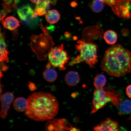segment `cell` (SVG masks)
Segmentation results:
<instances>
[{
	"instance_id": "9",
	"label": "cell",
	"mask_w": 131,
	"mask_h": 131,
	"mask_svg": "<svg viewBox=\"0 0 131 131\" xmlns=\"http://www.w3.org/2000/svg\"><path fill=\"white\" fill-rule=\"evenodd\" d=\"M49 122L53 126L54 130L71 131L73 127L68 120L64 119H54Z\"/></svg>"
},
{
	"instance_id": "10",
	"label": "cell",
	"mask_w": 131,
	"mask_h": 131,
	"mask_svg": "<svg viewBox=\"0 0 131 131\" xmlns=\"http://www.w3.org/2000/svg\"><path fill=\"white\" fill-rule=\"evenodd\" d=\"M1 16V21L5 28L12 31L15 30L20 25V22L15 17L12 16Z\"/></svg>"
},
{
	"instance_id": "8",
	"label": "cell",
	"mask_w": 131,
	"mask_h": 131,
	"mask_svg": "<svg viewBox=\"0 0 131 131\" xmlns=\"http://www.w3.org/2000/svg\"><path fill=\"white\" fill-rule=\"evenodd\" d=\"M118 123L110 118H106L94 128L95 131H119Z\"/></svg>"
},
{
	"instance_id": "22",
	"label": "cell",
	"mask_w": 131,
	"mask_h": 131,
	"mask_svg": "<svg viewBox=\"0 0 131 131\" xmlns=\"http://www.w3.org/2000/svg\"><path fill=\"white\" fill-rule=\"evenodd\" d=\"M126 93L127 96L131 99V84L127 86L126 89Z\"/></svg>"
},
{
	"instance_id": "14",
	"label": "cell",
	"mask_w": 131,
	"mask_h": 131,
	"mask_svg": "<svg viewBox=\"0 0 131 131\" xmlns=\"http://www.w3.org/2000/svg\"><path fill=\"white\" fill-rule=\"evenodd\" d=\"M46 20L49 24H53L57 23L60 20L59 13L56 9L48 10L45 14Z\"/></svg>"
},
{
	"instance_id": "2",
	"label": "cell",
	"mask_w": 131,
	"mask_h": 131,
	"mask_svg": "<svg viewBox=\"0 0 131 131\" xmlns=\"http://www.w3.org/2000/svg\"><path fill=\"white\" fill-rule=\"evenodd\" d=\"M101 67L111 76H124L131 72V53L119 44L113 45L105 52Z\"/></svg>"
},
{
	"instance_id": "13",
	"label": "cell",
	"mask_w": 131,
	"mask_h": 131,
	"mask_svg": "<svg viewBox=\"0 0 131 131\" xmlns=\"http://www.w3.org/2000/svg\"><path fill=\"white\" fill-rule=\"evenodd\" d=\"M5 34L1 32V62H9L8 55L9 52L6 48V45L5 40Z\"/></svg>"
},
{
	"instance_id": "29",
	"label": "cell",
	"mask_w": 131,
	"mask_h": 131,
	"mask_svg": "<svg viewBox=\"0 0 131 131\" xmlns=\"http://www.w3.org/2000/svg\"><path fill=\"white\" fill-rule=\"evenodd\" d=\"M128 119H129V120L131 121V115L130 116V117H129V118Z\"/></svg>"
},
{
	"instance_id": "20",
	"label": "cell",
	"mask_w": 131,
	"mask_h": 131,
	"mask_svg": "<svg viewBox=\"0 0 131 131\" xmlns=\"http://www.w3.org/2000/svg\"><path fill=\"white\" fill-rule=\"evenodd\" d=\"M104 4L101 0H93L91 4V9L94 13L101 12L104 9Z\"/></svg>"
},
{
	"instance_id": "26",
	"label": "cell",
	"mask_w": 131,
	"mask_h": 131,
	"mask_svg": "<svg viewBox=\"0 0 131 131\" xmlns=\"http://www.w3.org/2000/svg\"><path fill=\"white\" fill-rule=\"evenodd\" d=\"M41 1V0H30V1L32 3H36V4Z\"/></svg>"
},
{
	"instance_id": "4",
	"label": "cell",
	"mask_w": 131,
	"mask_h": 131,
	"mask_svg": "<svg viewBox=\"0 0 131 131\" xmlns=\"http://www.w3.org/2000/svg\"><path fill=\"white\" fill-rule=\"evenodd\" d=\"M121 101V94L112 88L96 89L94 93L92 113H94L97 112L109 102L112 103L115 106H118L122 102Z\"/></svg>"
},
{
	"instance_id": "11",
	"label": "cell",
	"mask_w": 131,
	"mask_h": 131,
	"mask_svg": "<svg viewBox=\"0 0 131 131\" xmlns=\"http://www.w3.org/2000/svg\"><path fill=\"white\" fill-rule=\"evenodd\" d=\"M110 6L116 15L119 16L121 8L129 0H101Z\"/></svg>"
},
{
	"instance_id": "17",
	"label": "cell",
	"mask_w": 131,
	"mask_h": 131,
	"mask_svg": "<svg viewBox=\"0 0 131 131\" xmlns=\"http://www.w3.org/2000/svg\"><path fill=\"white\" fill-rule=\"evenodd\" d=\"M45 79L49 82H53L57 79L58 74L57 72L53 69H47L42 73Z\"/></svg>"
},
{
	"instance_id": "21",
	"label": "cell",
	"mask_w": 131,
	"mask_h": 131,
	"mask_svg": "<svg viewBox=\"0 0 131 131\" xmlns=\"http://www.w3.org/2000/svg\"><path fill=\"white\" fill-rule=\"evenodd\" d=\"M4 3L3 4V7L5 9L13 7L16 8L17 5L14 3V0H3Z\"/></svg>"
},
{
	"instance_id": "15",
	"label": "cell",
	"mask_w": 131,
	"mask_h": 131,
	"mask_svg": "<svg viewBox=\"0 0 131 131\" xmlns=\"http://www.w3.org/2000/svg\"><path fill=\"white\" fill-rule=\"evenodd\" d=\"M14 109L19 112H23L27 109V100L23 97L16 98L13 104Z\"/></svg>"
},
{
	"instance_id": "28",
	"label": "cell",
	"mask_w": 131,
	"mask_h": 131,
	"mask_svg": "<svg viewBox=\"0 0 131 131\" xmlns=\"http://www.w3.org/2000/svg\"><path fill=\"white\" fill-rule=\"evenodd\" d=\"M51 64L50 62V63H47L46 66V67L47 69L50 68L51 67Z\"/></svg>"
},
{
	"instance_id": "24",
	"label": "cell",
	"mask_w": 131,
	"mask_h": 131,
	"mask_svg": "<svg viewBox=\"0 0 131 131\" xmlns=\"http://www.w3.org/2000/svg\"><path fill=\"white\" fill-rule=\"evenodd\" d=\"M3 66L2 67V70L3 71H5L7 70L8 69V67L6 65H4L2 64Z\"/></svg>"
},
{
	"instance_id": "5",
	"label": "cell",
	"mask_w": 131,
	"mask_h": 131,
	"mask_svg": "<svg viewBox=\"0 0 131 131\" xmlns=\"http://www.w3.org/2000/svg\"><path fill=\"white\" fill-rule=\"evenodd\" d=\"M47 55L49 61L52 66L58 68L60 70H66L65 65L68 63L70 57L64 50L63 44L52 48Z\"/></svg>"
},
{
	"instance_id": "19",
	"label": "cell",
	"mask_w": 131,
	"mask_h": 131,
	"mask_svg": "<svg viewBox=\"0 0 131 131\" xmlns=\"http://www.w3.org/2000/svg\"><path fill=\"white\" fill-rule=\"evenodd\" d=\"M106 78L103 74H98L95 77L94 80V84L96 89L104 88L106 83Z\"/></svg>"
},
{
	"instance_id": "7",
	"label": "cell",
	"mask_w": 131,
	"mask_h": 131,
	"mask_svg": "<svg viewBox=\"0 0 131 131\" xmlns=\"http://www.w3.org/2000/svg\"><path fill=\"white\" fill-rule=\"evenodd\" d=\"M14 99V95L11 92H6L1 96V117L2 119L6 118L8 111L9 109L10 106Z\"/></svg>"
},
{
	"instance_id": "25",
	"label": "cell",
	"mask_w": 131,
	"mask_h": 131,
	"mask_svg": "<svg viewBox=\"0 0 131 131\" xmlns=\"http://www.w3.org/2000/svg\"><path fill=\"white\" fill-rule=\"evenodd\" d=\"M65 36L67 38H69L70 37V34L68 32H65Z\"/></svg>"
},
{
	"instance_id": "6",
	"label": "cell",
	"mask_w": 131,
	"mask_h": 131,
	"mask_svg": "<svg viewBox=\"0 0 131 131\" xmlns=\"http://www.w3.org/2000/svg\"><path fill=\"white\" fill-rule=\"evenodd\" d=\"M17 13L19 19L24 24L32 26L34 24H37V15L35 14L29 5H25L18 8Z\"/></svg>"
},
{
	"instance_id": "18",
	"label": "cell",
	"mask_w": 131,
	"mask_h": 131,
	"mask_svg": "<svg viewBox=\"0 0 131 131\" xmlns=\"http://www.w3.org/2000/svg\"><path fill=\"white\" fill-rule=\"evenodd\" d=\"M118 106L119 115L128 114L131 113V101L130 100L123 101Z\"/></svg>"
},
{
	"instance_id": "27",
	"label": "cell",
	"mask_w": 131,
	"mask_h": 131,
	"mask_svg": "<svg viewBox=\"0 0 131 131\" xmlns=\"http://www.w3.org/2000/svg\"><path fill=\"white\" fill-rule=\"evenodd\" d=\"M71 6L73 7H75L77 6V3L75 2H73L71 3Z\"/></svg>"
},
{
	"instance_id": "12",
	"label": "cell",
	"mask_w": 131,
	"mask_h": 131,
	"mask_svg": "<svg viewBox=\"0 0 131 131\" xmlns=\"http://www.w3.org/2000/svg\"><path fill=\"white\" fill-rule=\"evenodd\" d=\"M65 81L68 86H76L80 81V77L78 73L76 71H71L68 72L65 77Z\"/></svg>"
},
{
	"instance_id": "23",
	"label": "cell",
	"mask_w": 131,
	"mask_h": 131,
	"mask_svg": "<svg viewBox=\"0 0 131 131\" xmlns=\"http://www.w3.org/2000/svg\"><path fill=\"white\" fill-rule=\"evenodd\" d=\"M28 86L29 88V89L30 91H33L36 89L37 88L35 84L34 83L31 82H29V83Z\"/></svg>"
},
{
	"instance_id": "16",
	"label": "cell",
	"mask_w": 131,
	"mask_h": 131,
	"mask_svg": "<svg viewBox=\"0 0 131 131\" xmlns=\"http://www.w3.org/2000/svg\"><path fill=\"white\" fill-rule=\"evenodd\" d=\"M103 37L106 43L111 45L115 44L117 40V34L114 31L111 30L106 31L104 33Z\"/></svg>"
},
{
	"instance_id": "3",
	"label": "cell",
	"mask_w": 131,
	"mask_h": 131,
	"mask_svg": "<svg viewBox=\"0 0 131 131\" xmlns=\"http://www.w3.org/2000/svg\"><path fill=\"white\" fill-rule=\"evenodd\" d=\"M75 49L80 55L69 63L68 65L72 66L81 62H85L92 68L98 62V46L96 44L86 41L81 39L79 40Z\"/></svg>"
},
{
	"instance_id": "1",
	"label": "cell",
	"mask_w": 131,
	"mask_h": 131,
	"mask_svg": "<svg viewBox=\"0 0 131 131\" xmlns=\"http://www.w3.org/2000/svg\"><path fill=\"white\" fill-rule=\"evenodd\" d=\"M27 106L25 114L35 121L53 119L58 113L59 104L56 98L47 92L33 93L27 99Z\"/></svg>"
}]
</instances>
